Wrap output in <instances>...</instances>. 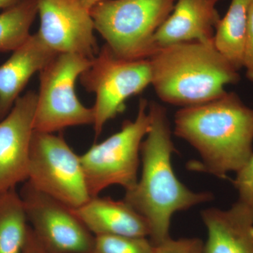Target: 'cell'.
Returning <instances> with one entry per match:
<instances>
[{
  "mask_svg": "<svg viewBox=\"0 0 253 253\" xmlns=\"http://www.w3.org/2000/svg\"><path fill=\"white\" fill-rule=\"evenodd\" d=\"M150 128L141 145L142 170L135 185L126 191L124 201L149 224V239L154 246L170 238L173 214L213 199L209 192H194L176 177L171 158L176 149L167 110L149 104Z\"/></svg>",
  "mask_w": 253,
  "mask_h": 253,
  "instance_id": "1",
  "label": "cell"
},
{
  "mask_svg": "<svg viewBox=\"0 0 253 253\" xmlns=\"http://www.w3.org/2000/svg\"><path fill=\"white\" fill-rule=\"evenodd\" d=\"M174 134L197 150L202 163L191 169L225 179L253 154V109L226 91L204 104L182 107L174 116Z\"/></svg>",
  "mask_w": 253,
  "mask_h": 253,
  "instance_id": "2",
  "label": "cell"
},
{
  "mask_svg": "<svg viewBox=\"0 0 253 253\" xmlns=\"http://www.w3.org/2000/svg\"><path fill=\"white\" fill-rule=\"evenodd\" d=\"M151 84L159 99L186 107L217 99L225 86L240 81L239 71L219 52L214 41L177 43L151 57Z\"/></svg>",
  "mask_w": 253,
  "mask_h": 253,
  "instance_id": "3",
  "label": "cell"
},
{
  "mask_svg": "<svg viewBox=\"0 0 253 253\" xmlns=\"http://www.w3.org/2000/svg\"><path fill=\"white\" fill-rule=\"evenodd\" d=\"M176 0H104L89 13L98 32L123 59H147L154 54L153 38L172 13Z\"/></svg>",
  "mask_w": 253,
  "mask_h": 253,
  "instance_id": "4",
  "label": "cell"
},
{
  "mask_svg": "<svg viewBox=\"0 0 253 253\" xmlns=\"http://www.w3.org/2000/svg\"><path fill=\"white\" fill-rule=\"evenodd\" d=\"M149 128V103L141 98L134 121H125L118 132L80 156L91 198L110 186H121L127 191L135 185L141 145Z\"/></svg>",
  "mask_w": 253,
  "mask_h": 253,
  "instance_id": "5",
  "label": "cell"
},
{
  "mask_svg": "<svg viewBox=\"0 0 253 253\" xmlns=\"http://www.w3.org/2000/svg\"><path fill=\"white\" fill-rule=\"evenodd\" d=\"M80 78L84 89L96 96L93 126L97 138L106 123L125 111L127 99L151 84L152 74L149 59H123L105 44Z\"/></svg>",
  "mask_w": 253,
  "mask_h": 253,
  "instance_id": "6",
  "label": "cell"
},
{
  "mask_svg": "<svg viewBox=\"0 0 253 253\" xmlns=\"http://www.w3.org/2000/svg\"><path fill=\"white\" fill-rule=\"evenodd\" d=\"M91 62L78 55L58 54L40 71L35 131L55 133L70 126H93L92 108L82 104L76 92V81Z\"/></svg>",
  "mask_w": 253,
  "mask_h": 253,
  "instance_id": "7",
  "label": "cell"
},
{
  "mask_svg": "<svg viewBox=\"0 0 253 253\" xmlns=\"http://www.w3.org/2000/svg\"><path fill=\"white\" fill-rule=\"evenodd\" d=\"M27 181L71 208L83 206L91 198L80 156L61 134L34 131Z\"/></svg>",
  "mask_w": 253,
  "mask_h": 253,
  "instance_id": "8",
  "label": "cell"
},
{
  "mask_svg": "<svg viewBox=\"0 0 253 253\" xmlns=\"http://www.w3.org/2000/svg\"><path fill=\"white\" fill-rule=\"evenodd\" d=\"M29 225L49 253H92L95 236L72 208L25 181L20 192Z\"/></svg>",
  "mask_w": 253,
  "mask_h": 253,
  "instance_id": "9",
  "label": "cell"
},
{
  "mask_svg": "<svg viewBox=\"0 0 253 253\" xmlns=\"http://www.w3.org/2000/svg\"><path fill=\"white\" fill-rule=\"evenodd\" d=\"M37 34L56 54L94 59L99 50L90 13L78 0H38Z\"/></svg>",
  "mask_w": 253,
  "mask_h": 253,
  "instance_id": "10",
  "label": "cell"
},
{
  "mask_svg": "<svg viewBox=\"0 0 253 253\" xmlns=\"http://www.w3.org/2000/svg\"><path fill=\"white\" fill-rule=\"evenodd\" d=\"M37 100L28 91L0 121V194L28 180Z\"/></svg>",
  "mask_w": 253,
  "mask_h": 253,
  "instance_id": "11",
  "label": "cell"
},
{
  "mask_svg": "<svg viewBox=\"0 0 253 253\" xmlns=\"http://www.w3.org/2000/svg\"><path fill=\"white\" fill-rule=\"evenodd\" d=\"M221 1L176 0L172 13L155 33V52L177 43L214 41L221 18L216 6Z\"/></svg>",
  "mask_w": 253,
  "mask_h": 253,
  "instance_id": "12",
  "label": "cell"
},
{
  "mask_svg": "<svg viewBox=\"0 0 253 253\" xmlns=\"http://www.w3.org/2000/svg\"><path fill=\"white\" fill-rule=\"evenodd\" d=\"M207 228L204 253H253V211L238 201L226 211L201 212Z\"/></svg>",
  "mask_w": 253,
  "mask_h": 253,
  "instance_id": "13",
  "label": "cell"
},
{
  "mask_svg": "<svg viewBox=\"0 0 253 253\" xmlns=\"http://www.w3.org/2000/svg\"><path fill=\"white\" fill-rule=\"evenodd\" d=\"M56 54L36 33L0 66V121L12 109L32 76Z\"/></svg>",
  "mask_w": 253,
  "mask_h": 253,
  "instance_id": "14",
  "label": "cell"
},
{
  "mask_svg": "<svg viewBox=\"0 0 253 253\" xmlns=\"http://www.w3.org/2000/svg\"><path fill=\"white\" fill-rule=\"evenodd\" d=\"M72 210L94 236H149L147 221L124 200L115 201L97 196Z\"/></svg>",
  "mask_w": 253,
  "mask_h": 253,
  "instance_id": "15",
  "label": "cell"
},
{
  "mask_svg": "<svg viewBox=\"0 0 253 253\" xmlns=\"http://www.w3.org/2000/svg\"><path fill=\"white\" fill-rule=\"evenodd\" d=\"M253 1L231 0L227 12L221 18L214 34V45L237 71L243 68L245 37Z\"/></svg>",
  "mask_w": 253,
  "mask_h": 253,
  "instance_id": "16",
  "label": "cell"
},
{
  "mask_svg": "<svg viewBox=\"0 0 253 253\" xmlns=\"http://www.w3.org/2000/svg\"><path fill=\"white\" fill-rule=\"evenodd\" d=\"M30 225L16 188L0 194V253H22Z\"/></svg>",
  "mask_w": 253,
  "mask_h": 253,
  "instance_id": "17",
  "label": "cell"
},
{
  "mask_svg": "<svg viewBox=\"0 0 253 253\" xmlns=\"http://www.w3.org/2000/svg\"><path fill=\"white\" fill-rule=\"evenodd\" d=\"M38 14V0H23L0 14V51H14L31 36Z\"/></svg>",
  "mask_w": 253,
  "mask_h": 253,
  "instance_id": "18",
  "label": "cell"
},
{
  "mask_svg": "<svg viewBox=\"0 0 253 253\" xmlns=\"http://www.w3.org/2000/svg\"><path fill=\"white\" fill-rule=\"evenodd\" d=\"M92 253H156V246L148 237L97 236Z\"/></svg>",
  "mask_w": 253,
  "mask_h": 253,
  "instance_id": "19",
  "label": "cell"
},
{
  "mask_svg": "<svg viewBox=\"0 0 253 253\" xmlns=\"http://www.w3.org/2000/svg\"><path fill=\"white\" fill-rule=\"evenodd\" d=\"M236 172L232 182L239 192V201L253 211V154Z\"/></svg>",
  "mask_w": 253,
  "mask_h": 253,
  "instance_id": "20",
  "label": "cell"
},
{
  "mask_svg": "<svg viewBox=\"0 0 253 253\" xmlns=\"http://www.w3.org/2000/svg\"><path fill=\"white\" fill-rule=\"evenodd\" d=\"M156 246V253H204V243L198 238H172Z\"/></svg>",
  "mask_w": 253,
  "mask_h": 253,
  "instance_id": "21",
  "label": "cell"
},
{
  "mask_svg": "<svg viewBox=\"0 0 253 253\" xmlns=\"http://www.w3.org/2000/svg\"><path fill=\"white\" fill-rule=\"evenodd\" d=\"M242 65L243 68L246 69V77L249 81L253 82V1L249 10L243 50Z\"/></svg>",
  "mask_w": 253,
  "mask_h": 253,
  "instance_id": "22",
  "label": "cell"
},
{
  "mask_svg": "<svg viewBox=\"0 0 253 253\" xmlns=\"http://www.w3.org/2000/svg\"><path fill=\"white\" fill-rule=\"evenodd\" d=\"M22 253H49L37 237L34 231L31 229V226L29 227L27 240H26V245Z\"/></svg>",
  "mask_w": 253,
  "mask_h": 253,
  "instance_id": "23",
  "label": "cell"
},
{
  "mask_svg": "<svg viewBox=\"0 0 253 253\" xmlns=\"http://www.w3.org/2000/svg\"><path fill=\"white\" fill-rule=\"evenodd\" d=\"M23 0H0V9H6L21 2Z\"/></svg>",
  "mask_w": 253,
  "mask_h": 253,
  "instance_id": "24",
  "label": "cell"
},
{
  "mask_svg": "<svg viewBox=\"0 0 253 253\" xmlns=\"http://www.w3.org/2000/svg\"><path fill=\"white\" fill-rule=\"evenodd\" d=\"M85 9L90 10L94 5L104 0H78Z\"/></svg>",
  "mask_w": 253,
  "mask_h": 253,
  "instance_id": "25",
  "label": "cell"
}]
</instances>
